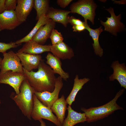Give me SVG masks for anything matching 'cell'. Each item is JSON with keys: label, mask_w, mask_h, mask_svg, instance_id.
I'll list each match as a JSON object with an SVG mask.
<instances>
[{"label": "cell", "mask_w": 126, "mask_h": 126, "mask_svg": "<svg viewBox=\"0 0 126 126\" xmlns=\"http://www.w3.org/2000/svg\"><path fill=\"white\" fill-rule=\"evenodd\" d=\"M36 72L28 71L23 68V72L26 78L35 91L52 92L54 90L56 77L55 73L50 67L42 59Z\"/></svg>", "instance_id": "1"}, {"label": "cell", "mask_w": 126, "mask_h": 126, "mask_svg": "<svg viewBox=\"0 0 126 126\" xmlns=\"http://www.w3.org/2000/svg\"><path fill=\"white\" fill-rule=\"evenodd\" d=\"M18 94L12 93L10 97L21 111L23 114L31 119V113L33 108V96L35 92L26 78L22 82Z\"/></svg>", "instance_id": "2"}, {"label": "cell", "mask_w": 126, "mask_h": 126, "mask_svg": "<svg viewBox=\"0 0 126 126\" xmlns=\"http://www.w3.org/2000/svg\"><path fill=\"white\" fill-rule=\"evenodd\" d=\"M124 90V89L121 90L112 100L103 105L88 109L81 108V110L85 114L87 121L88 122L95 121L108 116L116 110H123V108L118 105L116 102L123 94Z\"/></svg>", "instance_id": "3"}, {"label": "cell", "mask_w": 126, "mask_h": 126, "mask_svg": "<svg viewBox=\"0 0 126 126\" xmlns=\"http://www.w3.org/2000/svg\"><path fill=\"white\" fill-rule=\"evenodd\" d=\"M97 5L92 0H81L74 3L70 5L71 12L81 15L87 22L89 20L93 24L95 15V11Z\"/></svg>", "instance_id": "4"}, {"label": "cell", "mask_w": 126, "mask_h": 126, "mask_svg": "<svg viewBox=\"0 0 126 126\" xmlns=\"http://www.w3.org/2000/svg\"><path fill=\"white\" fill-rule=\"evenodd\" d=\"M34 105L31 116L36 120L44 119L52 122L57 126H62L57 118L53 113L50 108L41 102L34 94Z\"/></svg>", "instance_id": "5"}, {"label": "cell", "mask_w": 126, "mask_h": 126, "mask_svg": "<svg viewBox=\"0 0 126 126\" xmlns=\"http://www.w3.org/2000/svg\"><path fill=\"white\" fill-rule=\"evenodd\" d=\"M63 86V79L59 76L56 78L54 89L52 92L35 91L34 94L44 105L50 108L53 104L59 98L60 92Z\"/></svg>", "instance_id": "6"}, {"label": "cell", "mask_w": 126, "mask_h": 126, "mask_svg": "<svg viewBox=\"0 0 126 126\" xmlns=\"http://www.w3.org/2000/svg\"><path fill=\"white\" fill-rule=\"evenodd\" d=\"M0 72L3 73L8 71L14 72L23 73V67L20 60L16 53L10 50L3 54Z\"/></svg>", "instance_id": "7"}, {"label": "cell", "mask_w": 126, "mask_h": 126, "mask_svg": "<svg viewBox=\"0 0 126 126\" xmlns=\"http://www.w3.org/2000/svg\"><path fill=\"white\" fill-rule=\"evenodd\" d=\"M26 78L23 73L8 71L0 74V84H8L14 89L16 94L20 92V86Z\"/></svg>", "instance_id": "8"}, {"label": "cell", "mask_w": 126, "mask_h": 126, "mask_svg": "<svg viewBox=\"0 0 126 126\" xmlns=\"http://www.w3.org/2000/svg\"><path fill=\"white\" fill-rule=\"evenodd\" d=\"M111 15L110 17H107L105 22L101 21V24L104 27V30L111 33L116 35L117 32L120 31L124 27L123 24L120 21L121 14L116 16L115 15L113 8H110L106 9Z\"/></svg>", "instance_id": "9"}, {"label": "cell", "mask_w": 126, "mask_h": 126, "mask_svg": "<svg viewBox=\"0 0 126 126\" xmlns=\"http://www.w3.org/2000/svg\"><path fill=\"white\" fill-rule=\"evenodd\" d=\"M22 23L18 19L15 10H6L0 14V32L14 29Z\"/></svg>", "instance_id": "10"}, {"label": "cell", "mask_w": 126, "mask_h": 126, "mask_svg": "<svg viewBox=\"0 0 126 126\" xmlns=\"http://www.w3.org/2000/svg\"><path fill=\"white\" fill-rule=\"evenodd\" d=\"M16 53L19 58L23 68L28 72L38 69L42 59L41 56L39 55H34L19 52Z\"/></svg>", "instance_id": "11"}, {"label": "cell", "mask_w": 126, "mask_h": 126, "mask_svg": "<svg viewBox=\"0 0 126 126\" xmlns=\"http://www.w3.org/2000/svg\"><path fill=\"white\" fill-rule=\"evenodd\" d=\"M55 25V22L50 19L46 24L40 28L31 40L43 45L49 38Z\"/></svg>", "instance_id": "12"}, {"label": "cell", "mask_w": 126, "mask_h": 126, "mask_svg": "<svg viewBox=\"0 0 126 126\" xmlns=\"http://www.w3.org/2000/svg\"><path fill=\"white\" fill-rule=\"evenodd\" d=\"M34 4L33 0H18L15 10L17 17L22 23L25 21Z\"/></svg>", "instance_id": "13"}, {"label": "cell", "mask_w": 126, "mask_h": 126, "mask_svg": "<svg viewBox=\"0 0 126 126\" xmlns=\"http://www.w3.org/2000/svg\"><path fill=\"white\" fill-rule=\"evenodd\" d=\"M50 52L60 59H70L74 56L72 49L63 42L58 44L51 45Z\"/></svg>", "instance_id": "14"}, {"label": "cell", "mask_w": 126, "mask_h": 126, "mask_svg": "<svg viewBox=\"0 0 126 126\" xmlns=\"http://www.w3.org/2000/svg\"><path fill=\"white\" fill-rule=\"evenodd\" d=\"M51 45H41L31 40L25 42L18 52L38 55L44 52H50Z\"/></svg>", "instance_id": "15"}, {"label": "cell", "mask_w": 126, "mask_h": 126, "mask_svg": "<svg viewBox=\"0 0 126 126\" xmlns=\"http://www.w3.org/2000/svg\"><path fill=\"white\" fill-rule=\"evenodd\" d=\"M111 67L113 70V73L109 77L110 81L117 80L121 86L126 88V67L124 63L120 64L116 61L112 64Z\"/></svg>", "instance_id": "16"}, {"label": "cell", "mask_w": 126, "mask_h": 126, "mask_svg": "<svg viewBox=\"0 0 126 126\" xmlns=\"http://www.w3.org/2000/svg\"><path fill=\"white\" fill-rule=\"evenodd\" d=\"M46 58L47 60L46 63L50 67L55 73L59 75L64 80H67L69 78V74L62 69L60 59L49 52L48 53Z\"/></svg>", "instance_id": "17"}, {"label": "cell", "mask_w": 126, "mask_h": 126, "mask_svg": "<svg viewBox=\"0 0 126 126\" xmlns=\"http://www.w3.org/2000/svg\"><path fill=\"white\" fill-rule=\"evenodd\" d=\"M71 12L70 11L55 9L50 7L46 16L55 22L62 24L66 27L68 23L70 16L68 14Z\"/></svg>", "instance_id": "18"}, {"label": "cell", "mask_w": 126, "mask_h": 126, "mask_svg": "<svg viewBox=\"0 0 126 126\" xmlns=\"http://www.w3.org/2000/svg\"><path fill=\"white\" fill-rule=\"evenodd\" d=\"M68 114L66 118L64 120L62 126H73L80 122L87 121L86 117L84 113H78L73 109L71 106L67 108Z\"/></svg>", "instance_id": "19"}, {"label": "cell", "mask_w": 126, "mask_h": 126, "mask_svg": "<svg viewBox=\"0 0 126 126\" xmlns=\"http://www.w3.org/2000/svg\"><path fill=\"white\" fill-rule=\"evenodd\" d=\"M67 103L63 95L57 99L52 105L50 109L52 112L56 115L62 125L65 117Z\"/></svg>", "instance_id": "20"}, {"label": "cell", "mask_w": 126, "mask_h": 126, "mask_svg": "<svg viewBox=\"0 0 126 126\" xmlns=\"http://www.w3.org/2000/svg\"><path fill=\"white\" fill-rule=\"evenodd\" d=\"M89 80V79L86 78L79 79L78 75H76L74 80V83L72 90L66 99L67 104L69 105H71L75 101V97L78 92L82 89L84 85Z\"/></svg>", "instance_id": "21"}, {"label": "cell", "mask_w": 126, "mask_h": 126, "mask_svg": "<svg viewBox=\"0 0 126 126\" xmlns=\"http://www.w3.org/2000/svg\"><path fill=\"white\" fill-rule=\"evenodd\" d=\"M50 19L46 15H42L30 32L23 38L15 42V44L20 46L22 43H25L31 40L40 28L46 24Z\"/></svg>", "instance_id": "22"}, {"label": "cell", "mask_w": 126, "mask_h": 126, "mask_svg": "<svg viewBox=\"0 0 126 126\" xmlns=\"http://www.w3.org/2000/svg\"><path fill=\"white\" fill-rule=\"evenodd\" d=\"M86 27V29L89 32V35L94 41L92 45L95 53L97 55L102 57L103 55V51L100 45L98 38L99 35L103 31L102 27L94 29L91 28L87 24Z\"/></svg>", "instance_id": "23"}, {"label": "cell", "mask_w": 126, "mask_h": 126, "mask_svg": "<svg viewBox=\"0 0 126 126\" xmlns=\"http://www.w3.org/2000/svg\"><path fill=\"white\" fill-rule=\"evenodd\" d=\"M48 0H34L33 7L36 12V19L38 20L43 14L46 15L50 7Z\"/></svg>", "instance_id": "24"}, {"label": "cell", "mask_w": 126, "mask_h": 126, "mask_svg": "<svg viewBox=\"0 0 126 126\" xmlns=\"http://www.w3.org/2000/svg\"><path fill=\"white\" fill-rule=\"evenodd\" d=\"M49 38L51 40L52 45L59 44L63 42V40L61 33L54 29L52 30Z\"/></svg>", "instance_id": "25"}, {"label": "cell", "mask_w": 126, "mask_h": 126, "mask_svg": "<svg viewBox=\"0 0 126 126\" xmlns=\"http://www.w3.org/2000/svg\"><path fill=\"white\" fill-rule=\"evenodd\" d=\"M19 45L16 44L15 42H11L9 43L0 42V52L3 54L9 49L17 47Z\"/></svg>", "instance_id": "26"}, {"label": "cell", "mask_w": 126, "mask_h": 126, "mask_svg": "<svg viewBox=\"0 0 126 126\" xmlns=\"http://www.w3.org/2000/svg\"><path fill=\"white\" fill-rule=\"evenodd\" d=\"M17 0H5V7L6 10H15L17 6Z\"/></svg>", "instance_id": "27"}, {"label": "cell", "mask_w": 126, "mask_h": 126, "mask_svg": "<svg viewBox=\"0 0 126 126\" xmlns=\"http://www.w3.org/2000/svg\"><path fill=\"white\" fill-rule=\"evenodd\" d=\"M68 23H70L72 25H82L86 26L87 22L83 21L77 19L73 16L69 17L68 19Z\"/></svg>", "instance_id": "28"}, {"label": "cell", "mask_w": 126, "mask_h": 126, "mask_svg": "<svg viewBox=\"0 0 126 126\" xmlns=\"http://www.w3.org/2000/svg\"><path fill=\"white\" fill-rule=\"evenodd\" d=\"M72 1V0H57V3L60 7L64 8L67 7Z\"/></svg>", "instance_id": "29"}, {"label": "cell", "mask_w": 126, "mask_h": 126, "mask_svg": "<svg viewBox=\"0 0 126 126\" xmlns=\"http://www.w3.org/2000/svg\"><path fill=\"white\" fill-rule=\"evenodd\" d=\"M72 28L74 32H80L84 31L86 29V27L82 25H75L73 26Z\"/></svg>", "instance_id": "30"}, {"label": "cell", "mask_w": 126, "mask_h": 126, "mask_svg": "<svg viewBox=\"0 0 126 126\" xmlns=\"http://www.w3.org/2000/svg\"><path fill=\"white\" fill-rule=\"evenodd\" d=\"M5 0H0V14L6 10L5 7Z\"/></svg>", "instance_id": "31"}, {"label": "cell", "mask_w": 126, "mask_h": 126, "mask_svg": "<svg viewBox=\"0 0 126 126\" xmlns=\"http://www.w3.org/2000/svg\"><path fill=\"white\" fill-rule=\"evenodd\" d=\"M39 121L40 123V126H46L45 123L42 119H40Z\"/></svg>", "instance_id": "32"}, {"label": "cell", "mask_w": 126, "mask_h": 126, "mask_svg": "<svg viewBox=\"0 0 126 126\" xmlns=\"http://www.w3.org/2000/svg\"><path fill=\"white\" fill-rule=\"evenodd\" d=\"M2 60V59L0 57V70Z\"/></svg>", "instance_id": "33"}, {"label": "cell", "mask_w": 126, "mask_h": 126, "mask_svg": "<svg viewBox=\"0 0 126 126\" xmlns=\"http://www.w3.org/2000/svg\"><path fill=\"white\" fill-rule=\"evenodd\" d=\"M1 103V102L0 100V104Z\"/></svg>", "instance_id": "34"}]
</instances>
